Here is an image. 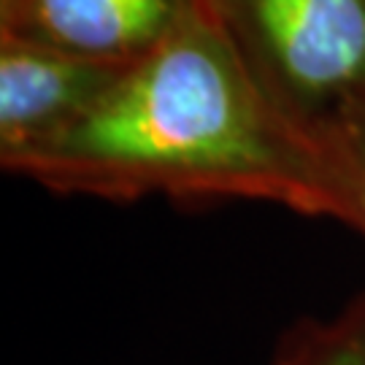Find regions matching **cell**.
I'll return each instance as SVG.
<instances>
[{"instance_id": "obj_1", "label": "cell", "mask_w": 365, "mask_h": 365, "mask_svg": "<svg viewBox=\"0 0 365 365\" xmlns=\"http://www.w3.org/2000/svg\"><path fill=\"white\" fill-rule=\"evenodd\" d=\"M0 165L57 195L262 200L357 230L330 141L262 90L197 3L87 114Z\"/></svg>"}, {"instance_id": "obj_2", "label": "cell", "mask_w": 365, "mask_h": 365, "mask_svg": "<svg viewBox=\"0 0 365 365\" xmlns=\"http://www.w3.org/2000/svg\"><path fill=\"white\" fill-rule=\"evenodd\" d=\"M303 128L365 103V0H195Z\"/></svg>"}, {"instance_id": "obj_3", "label": "cell", "mask_w": 365, "mask_h": 365, "mask_svg": "<svg viewBox=\"0 0 365 365\" xmlns=\"http://www.w3.org/2000/svg\"><path fill=\"white\" fill-rule=\"evenodd\" d=\"M130 63L0 33V157L22 152L76 122Z\"/></svg>"}, {"instance_id": "obj_4", "label": "cell", "mask_w": 365, "mask_h": 365, "mask_svg": "<svg viewBox=\"0 0 365 365\" xmlns=\"http://www.w3.org/2000/svg\"><path fill=\"white\" fill-rule=\"evenodd\" d=\"M195 0H0V33L103 60H138Z\"/></svg>"}, {"instance_id": "obj_5", "label": "cell", "mask_w": 365, "mask_h": 365, "mask_svg": "<svg viewBox=\"0 0 365 365\" xmlns=\"http://www.w3.org/2000/svg\"><path fill=\"white\" fill-rule=\"evenodd\" d=\"M276 365H365V295L330 322H303L289 333Z\"/></svg>"}, {"instance_id": "obj_6", "label": "cell", "mask_w": 365, "mask_h": 365, "mask_svg": "<svg viewBox=\"0 0 365 365\" xmlns=\"http://www.w3.org/2000/svg\"><path fill=\"white\" fill-rule=\"evenodd\" d=\"M325 138L339 155L344 176L349 182L357 233L365 235V103L346 108L325 130Z\"/></svg>"}]
</instances>
